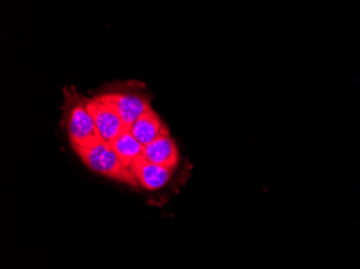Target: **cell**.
Listing matches in <instances>:
<instances>
[{
  "label": "cell",
  "mask_w": 360,
  "mask_h": 269,
  "mask_svg": "<svg viewBox=\"0 0 360 269\" xmlns=\"http://www.w3.org/2000/svg\"><path fill=\"white\" fill-rule=\"evenodd\" d=\"M89 99L65 91L64 124L72 149H91L104 143L88 108Z\"/></svg>",
  "instance_id": "cell-1"
},
{
  "label": "cell",
  "mask_w": 360,
  "mask_h": 269,
  "mask_svg": "<svg viewBox=\"0 0 360 269\" xmlns=\"http://www.w3.org/2000/svg\"><path fill=\"white\" fill-rule=\"evenodd\" d=\"M75 152L94 173L139 189L132 171L125 167L109 143H101L91 149H76Z\"/></svg>",
  "instance_id": "cell-2"
},
{
  "label": "cell",
  "mask_w": 360,
  "mask_h": 269,
  "mask_svg": "<svg viewBox=\"0 0 360 269\" xmlns=\"http://www.w3.org/2000/svg\"><path fill=\"white\" fill-rule=\"evenodd\" d=\"M89 111L92 115L97 131L104 143L110 145L117 137L127 129L116 108L102 96L89 99Z\"/></svg>",
  "instance_id": "cell-3"
},
{
  "label": "cell",
  "mask_w": 360,
  "mask_h": 269,
  "mask_svg": "<svg viewBox=\"0 0 360 269\" xmlns=\"http://www.w3.org/2000/svg\"><path fill=\"white\" fill-rule=\"evenodd\" d=\"M101 96L116 108L127 129L132 126L141 115L151 109L150 100L141 93L123 91L106 93Z\"/></svg>",
  "instance_id": "cell-4"
},
{
  "label": "cell",
  "mask_w": 360,
  "mask_h": 269,
  "mask_svg": "<svg viewBox=\"0 0 360 269\" xmlns=\"http://www.w3.org/2000/svg\"><path fill=\"white\" fill-rule=\"evenodd\" d=\"M132 173L139 187L155 191L167 185L173 175V169L155 165L141 157L133 165Z\"/></svg>",
  "instance_id": "cell-5"
},
{
  "label": "cell",
  "mask_w": 360,
  "mask_h": 269,
  "mask_svg": "<svg viewBox=\"0 0 360 269\" xmlns=\"http://www.w3.org/2000/svg\"><path fill=\"white\" fill-rule=\"evenodd\" d=\"M129 129L132 133L134 138L143 147L153 143L160 137L169 135L167 126L162 123L159 115L153 111V108L141 115L137 119L136 122Z\"/></svg>",
  "instance_id": "cell-6"
},
{
  "label": "cell",
  "mask_w": 360,
  "mask_h": 269,
  "mask_svg": "<svg viewBox=\"0 0 360 269\" xmlns=\"http://www.w3.org/2000/svg\"><path fill=\"white\" fill-rule=\"evenodd\" d=\"M143 157L155 165L174 169L179 162V152L175 141L167 135L143 147Z\"/></svg>",
  "instance_id": "cell-7"
},
{
  "label": "cell",
  "mask_w": 360,
  "mask_h": 269,
  "mask_svg": "<svg viewBox=\"0 0 360 269\" xmlns=\"http://www.w3.org/2000/svg\"><path fill=\"white\" fill-rule=\"evenodd\" d=\"M110 145L125 167L129 168L131 171L135 162L143 157V147L134 138L129 129L123 131Z\"/></svg>",
  "instance_id": "cell-8"
}]
</instances>
